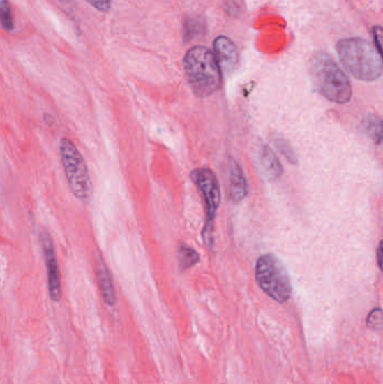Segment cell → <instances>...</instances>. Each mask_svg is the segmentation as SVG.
I'll return each instance as SVG.
<instances>
[{"label": "cell", "mask_w": 383, "mask_h": 384, "mask_svg": "<svg viewBox=\"0 0 383 384\" xmlns=\"http://www.w3.org/2000/svg\"><path fill=\"white\" fill-rule=\"evenodd\" d=\"M188 82L197 97L213 95L222 84V68L216 55L206 46H193L183 60Z\"/></svg>", "instance_id": "6da1fadb"}, {"label": "cell", "mask_w": 383, "mask_h": 384, "mask_svg": "<svg viewBox=\"0 0 383 384\" xmlns=\"http://www.w3.org/2000/svg\"><path fill=\"white\" fill-rule=\"evenodd\" d=\"M344 68L361 81H375L382 75V57L377 47L362 38H344L337 44Z\"/></svg>", "instance_id": "7a4b0ae2"}, {"label": "cell", "mask_w": 383, "mask_h": 384, "mask_svg": "<svg viewBox=\"0 0 383 384\" xmlns=\"http://www.w3.org/2000/svg\"><path fill=\"white\" fill-rule=\"evenodd\" d=\"M309 70L315 87L326 99L336 103L351 101L353 91L349 77L331 55L317 52L311 57Z\"/></svg>", "instance_id": "3957f363"}, {"label": "cell", "mask_w": 383, "mask_h": 384, "mask_svg": "<svg viewBox=\"0 0 383 384\" xmlns=\"http://www.w3.org/2000/svg\"><path fill=\"white\" fill-rule=\"evenodd\" d=\"M255 279L259 287L270 298L283 304L291 297V283L288 271L280 258L271 253L257 258Z\"/></svg>", "instance_id": "277c9868"}, {"label": "cell", "mask_w": 383, "mask_h": 384, "mask_svg": "<svg viewBox=\"0 0 383 384\" xmlns=\"http://www.w3.org/2000/svg\"><path fill=\"white\" fill-rule=\"evenodd\" d=\"M60 155L66 180L75 198L81 201L89 200L93 195V184L86 161L78 147L69 138H61Z\"/></svg>", "instance_id": "5b68a950"}, {"label": "cell", "mask_w": 383, "mask_h": 384, "mask_svg": "<svg viewBox=\"0 0 383 384\" xmlns=\"http://www.w3.org/2000/svg\"><path fill=\"white\" fill-rule=\"evenodd\" d=\"M191 180L196 184L199 191L202 192L206 204V224L202 230V238L206 246L211 249L213 244V221L216 218L220 201L222 191L216 175L209 168H198L191 172Z\"/></svg>", "instance_id": "8992f818"}, {"label": "cell", "mask_w": 383, "mask_h": 384, "mask_svg": "<svg viewBox=\"0 0 383 384\" xmlns=\"http://www.w3.org/2000/svg\"><path fill=\"white\" fill-rule=\"evenodd\" d=\"M40 245H42L44 260H45V265H47L50 297L53 301H59L62 295L60 269H59L58 258L55 256L52 239L47 230H43L40 234Z\"/></svg>", "instance_id": "52a82bcc"}, {"label": "cell", "mask_w": 383, "mask_h": 384, "mask_svg": "<svg viewBox=\"0 0 383 384\" xmlns=\"http://www.w3.org/2000/svg\"><path fill=\"white\" fill-rule=\"evenodd\" d=\"M253 158L260 175L266 181H276L283 175V169L271 147L257 140L253 147Z\"/></svg>", "instance_id": "ba28073f"}, {"label": "cell", "mask_w": 383, "mask_h": 384, "mask_svg": "<svg viewBox=\"0 0 383 384\" xmlns=\"http://www.w3.org/2000/svg\"><path fill=\"white\" fill-rule=\"evenodd\" d=\"M213 53L216 55L223 71H233L239 64V51L233 40L226 36H218L213 40Z\"/></svg>", "instance_id": "9c48e42d"}, {"label": "cell", "mask_w": 383, "mask_h": 384, "mask_svg": "<svg viewBox=\"0 0 383 384\" xmlns=\"http://www.w3.org/2000/svg\"><path fill=\"white\" fill-rule=\"evenodd\" d=\"M227 182L228 197L233 202H239L248 195V180L242 168L235 160H231L228 164Z\"/></svg>", "instance_id": "30bf717a"}, {"label": "cell", "mask_w": 383, "mask_h": 384, "mask_svg": "<svg viewBox=\"0 0 383 384\" xmlns=\"http://www.w3.org/2000/svg\"><path fill=\"white\" fill-rule=\"evenodd\" d=\"M96 267H97V278H98L101 295H103L106 304L112 307L116 304L115 288H114V283H112L110 269L107 267L106 263H105L100 256L97 258Z\"/></svg>", "instance_id": "8fae6325"}, {"label": "cell", "mask_w": 383, "mask_h": 384, "mask_svg": "<svg viewBox=\"0 0 383 384\" xmlns=\"http://www.w3.org/2000/svg\"><path fill=\"white\" fill-rule=\"evenodd\" d=\"M361 128L375 145L383 144V119L377 115H368L361 123Z\"/></svg>", "instance_id": "7c38bea8"}, {"label": "cell", "mask_w": 383, "mask_h": 384, "mask_svg": "<svg viewBox=\"0 0 383 384\" xmlns=\"http://www.w3.org/2000/svg\"><path fill=\"white\" fill-rule=\"evenodd\" d=\"M200 260L198 253L193 250V247L188 246L187 244L181 243L178 247L179 267L181 271L187 269L196 265Z\"/></svg>", "instance_id": "4fadbf2b"}, {"label": "cell", "mask_w": 383, "mask_h": 384, "mask_svg": "<svg viewBox=\"0 0 383 384\" xmlns=\"http://www.w3.org/2000/svg\"><path fill=\"white\" fill-rule=\"evenodd\" d=\"M272 143L276 145L278 151L285 156V160L288 161L289 163L298 164L297 153L294 152V149L291 147L285 138H280V136H273L272 138Z\"/></svg>", "instance_id": "5bb4252c"}, {"label": "cell", "mask_w": 383, "mask_h": 384, "mask_svg": "<svg viewBox=\"0 0 383 384\" xmlns=\"http://www.w3.org/2000/svg\"><path fill=\"white\" fill-rule=\"evenodd\" d=\"M0 18H1V24H3V29H6L7 32L13 31V29H14V22H13L10 7H9L7 0H1Z\"/></svg>", "instance_id": "9a60e30c"}, {"label": "cell", "mask_w": 383, "mask_h": 384, "mask_svg": "<svg viewBox=\"0 0 383 384\" xmlns=\"http://www.w3.org/2000/svg\"><path fill=\"white\" fill-rule=\"evenodd\" d=\"M366 326L373 330H381L383 328V310L375 308L366 318Z\"/></svg>", "instance_id": "2e32d148"}, {"label": "cell", "mask_w": 383, "mask_h": 384, "mask_svg": "<svg viewBox=\"0 0 383 384\" xmlns=\"http://www.w3.org/2000/svg\"><path fill=\"white\" fill-rule=\"evenodd\" d=\"M372 34H373L377 51H379V53H380L381 57L383 58V27H381V26H375L372 29Z\"/></svg>", "instance_id": "e0dca14e"}, {"label": "cell", "mask_w": 383, "mask_h": 384, "mask_svg": "<svg viewBox=\"0 0 383 384\" xmlns=\"http://www.w3.org/2000/svg\"><path fill=\"white\" fill-rule=\"evenodd\" d=\"M86 1H88L96 9H98L99 12L104 13L108 12L110 5H112L110 0H86Z\"/></svg>", "instance_id": "ac0fdd59"}, {"label": "cell", "mask_w": 383, "mask_h": 384, "mask_svg": "<svg viewBox=\"0 0 383 384\" xmlns=\"http://www.w3.org/2000/svg\"><path fill=\"white\" fill-rule=\"evenodd\" d=\"M377 260L379 269L383 271V239H381L379 246H377Z\"/></svg>", "instance_id": "d6986e66"}]
</instances>
